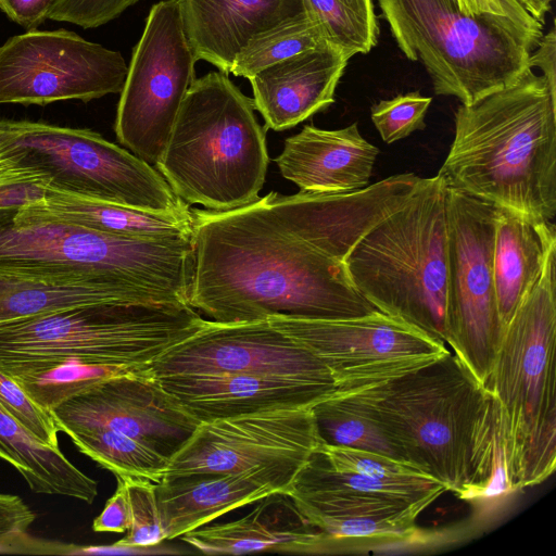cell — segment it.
<instances>
[{
	"label": "cell",
	"mask_w": 556,
	"mask_h": 556,
	"mask_svg": "<svg viewBox=\"0 0 556 556\" xmlns=\"http://www.w3.org/2000/svg\"><path fill=\"white\" fill-rule=\"evenodd\" d=\"M0 404L39 441L59 447L60 430L51 413L37 404L12 377L1 370Z\"/></svg>",
	"instance_id": "obj_38"
},
{
	"label": "cell",
	"mask_w": 556,
	"mask_h": 556,
	"mask_svg": "<svg viewBox=\"0 0 556 556\" xmlns=\"http://www.w3.org/2000/svg\"><path fill=\"white\" fill-rule=\"evenodd\" d=\"M102 302H175L143 290L87 280L47 279L0 270V324Z\"/></svg>",
	"instance_id": "obj_27"
},
{
	"label": "cell",
	"mask_w": 556,
	"mask_h": 556,
	"mask_svg": "<svg viewBox=\"0 0 556 556\" xmlns=\"http://www.w3.org/2000/svg\"><path fill=\"white\" fill-rule=\"evenodd\" d=\"M30 206L56 218L125 238L168 239L189 237L192 232L191 208L181 213L151 212L50 188L42 201Z\"/></svg>",
	"instance_id": "obj_28"
},
{
	"label": "cell",
	"mask_w": 556,
	"mask_h": 556,
	"mask_svg": "<svg viewBox=\"0 0 556 556\" xmlns=\"http://www.w3.org/2000/svg\"><path fill=\"white\" fill-rule=\"evenodd\" d=\"M139 0H54L48 18L85 29L102 26Z\"/></svg>",
	"instance_id": "obj_39"
},
{
	"label": "cell",
	"mask_w": 556,
	"mask_h": 556,
	"mask_svg": "<svg viewBox=\"0 0 556 556\" xmlns=\"http://www.w3.org/2000/svg\"><path fill=\"white\" fill-rule=\"evenodd\" d=\"M181 553L176 548L174 549V547L164 546L162 543L153 546H130L115 542L110 545H74L72 555H161Z\"/></svg>",
	"instance_id": "obj_45"
},
{
	"label": "cell",
	"mask_w": 556,
	"mask_h": 556,
	"mask_svg": "<svg viewBox=\"0 0 556 556\" xmlns=\"http://www.w3.org/2000/svg\"><path fill=\"white\" fill-rule=\"evenodd\" d=\"M124 480L130 506V527L127 534L116 541L130 546H153L166 540L156 498V483L140 478L119 477Z\"/></svg>",
	"instance_id": "obj_34"
},
{
	"label": "cell",
	"mask_w": 556,
	"mask_h": 556,
	"mask_svg": "<svg viewBox=\"0 0 556 556\" xmlns=\"http://www.w3.org/2000/svg\"><path fill=\"white\" fill-rule=\"evenodd\" d=\"M301 467L274 464L237 473L164 477L156 483V498L166 540L178 539L270 493L287 492Z\"/></svg>",
	"instance_id": "obj_21"
},
{
	"label": "cell",
	"mask_w": 556,
	"mask_h": 556,
	"mask_svg": "<svg viewBox=\"0 0 556 556\" xmlns=\"http://www.w3.org/2000/svg\"><path fill=\"white\" fill-rule=\"evenodd\" d=\"M254 111L228 74L194 79L155 164L181 201L226 212L260 198L269 157Z\"/></svg>",
	"instance_id": "obj_5"
},
{
	"label": "cell",
	"mask_w": 556,
	"mask_h": 556,
	"mask_svg": "<svg viewBox=\"0 0 556 556\" xmlns=\"http://www.w3.org/2000/svg\"><path fill=\"white\" fill-rule=\"evenodd\" d=\"M127 71L118 51L74 31L27 30L0 46V104L88 102L121 93Z\"/></svg>",
	"instance_id": "obj_13"
},
{
	"label": "cell",
	"mask_w": 556,
	"mask_h": 556,
	"mask_svg": "<svg viewBox=\"0 0 556 556\" xmlns=\"http://www.w3.org/2000/svg\"><path fill=\"white\" fill-rule=\"evenodd\" d=\"M0 270L138 289L188 303L193 273L191 236L125 238L30 205L0 210Z\"/></svg>",
	"instance_id": "obj_4"
},
{
	"label": "cell",
	"mask_w": 556,
	"mask_h": 556,
	"mask_svg": "<svg viewBox=\"0 0 556 556\" xmlns=\"http://www.w3.org/2000/svg\"><path fill=\"white\" fill-rule=\"evenodd\" d=\"M245 516L202 526L178 539L207 555H242L257 552L325 553L336 542L314 526L286 491L258 500Z\"/></svg>",
	"instance_id": "obj_22"
},
{
	"label": "cell",
	"mask_w": 556,
	"mask_h": 556,
	"mask_svg": "<svg viewBox=\"0 0 556 556\" xmlns=\"http://www.w3.org/2000/svg\"><path fill=\"white\" fill-rule=\"evenodd\" d=\"M465 14L492 13L509 17L519 24L542 31L543 25L536 22L516 0H457Z\"/></svg>",
	"instance_id": "obj_42"
},
{
	"label": "cell",
	"mask_w": 556,
	"mask_h": 556,
	"mask_svg": "<svg viewBox=\"0 0 556 556\" xmlns=\"http://www.w3.org/2000/svg\"><path fill=\"white\" fill-rule=\"evenodd\" d=\"M343 264L354 288L377 311L445 343L447 237L441 178H421Z\"/></svg>",
	"instance_id": "obj_7"
},
{
	"label": "cell",
	"mask_w": 556,
	"mask_h": 556,
	"mask_svg": "<svg viewBox=\"0 0 556 556\" xmlns=\"http://www.w3.org/2000/svg\"><path fill=\"white\" fill-rule=\"evenodd\" d=\"M497 206L445 187V343L486 384L505 331L496 302L493 250Z\"/></svg>",
	"instance_id": "obj_11"
},
{
	"label": "cell",
	"mask_w": 556,
	"mask_h": 556,
	"mask_svg": "<svg viewBox=\"0 0 556 556\" xmlns=\"http://www.w3.org/2000/svg\"><path fill=\"white\" fill-rule=\"evenodd\" d=\"M554 248L556 227L553 222L533 219L497 206L493 275L497 308L505 327L539 279Z\"/></svg>",
	"instance_id": "obj_26"
},
{
	"label": "cell",
	"mask_w": 556,
	"mask_h": 556,
	"mask_svg": "<svg viewBox=\"0 0 556 556\" xmlns=\"http://www.w3.org/2000/svg\"><path fill=\"white\" fill-rule=\"evenodd\" d=\"M311 410L321 442L377 453L407 464L383 428L338 389L314 404Z\"/></svg>",
	"instance_id": "obj_31"
},
{
	"label": "cell",
	"mask_w": 556,
	"mask_h": 556,
	"mask_svg": "<svg viewBox=\"0 0 556 556\" xmlns=\"http://www.w3.org/2000/svg\"><path fill=\"white\" fill-rule=\"evenodd\" d=\"M320 443L311 407L203 421L170 457L164 477L237 473L274 464L303 466Z\"/></svg>",
	"instance_id": "obj_15"
},
{
	"label": "cell",
	"mask_w": 556,
	"mask_h": 556,
	"mask_svg": "<svg viewBox=\"0 0 556 556\" xmlns=\"http://www.w3.org/2000/svg\"><path fill=\"white\" fill-rule=\"evenodd\" d=\"M328 43L318 22L300 16L253 36L235 58L230 73L250 78L258 71Z\"/></svg>",
	"instance_id": "obj_32"
},
{
	"label": "cell",
	"mask_w": 556,
	"mask_h": 556,
	"mask_svg": "<svg viewBox=\"0 0 556 556\" xmlns=\"http://www.w3.org/2000/svg\"><path fill=\"white\" fill-rule=\"evenodd\" d=\"M0 458L11 464L35 493L74 497L88 504L98 495L96 480L73 465L60 447L39 441L1 404Z\"/></svg>",
	"instance_id": "obj_29"
},
{
	"label": "cell",
	"mask_w": 556,
	"mask_h": 556,
	"mask_svg": "<svg viewBox=\"0 0 556 556\" xmlns=\"http://www.w3.org/2000/svg\"><path fill=\"white\" fill-rule=\"evenodd\" d=\"M336 542L343 540H410L418 536L416 521L374 517H324L312 521Z\"/></svg>",
	"instance_id": "obj_37"
},
{
	"label": "cell",
	"mask_w": 556,
	"mask_h": 556,
	"mask_svg": "<svg viewBox=\"0 0 556 556\" xmlns=\"http://www.w3.org/2000/svg\"><path fill=\"white\" fill-rule=\"evenodd\" d=\"M556 248L506 325L485 384L501 417L511 491L542 483L556 467Z\"/></svg>",
	"instance_id": "obj_6"
},
{
	"label": "cell",
	"mask_w": 556,
	"mask_h": 556,
	"mask_svg": "<svg viewBox=\"0 0 556 556\" xmlns=\"http://www.w3.org/2000/svg\"><path fill=\"white\" fill-rule=\"evenodd\" d=\"M377 2L397 47L424 65L435 94L462 104L516 81L543 36L506 16L465 14L457 0Z\"/></svg>",
	"instance_id": "obj_8"
},
{
	"label": "cell",
	"mask_w": 556,
	"mask_h": 556,
	"mask_svg": "<svg viewBox=\"0 0 556 556\" xmlns=\"http://www.w3.org/2000/svg\"><path fill=\"white\" fill-rule=\"evenodd\" d=\"M338 391L383 428L408 465L459 498L511 492L497 404L451 351L397 376Z\"/></svg>",
	"instance_id": "obj_2"
},
{
	"label": "cell",
	"mask_w": 556,
	"mask_h": 556,
	"mask_svg": "<svg viewBox=\"0 0 556 556\" xmlns=\"http://www.w3.org/2000/svg\"><path fill=\"white\" fill-rule=\"evenodd\" d=\"M50 413L60 431L109 428L169 459L200 424L147 368L108 377Z\"/></svg>",
	"instance_id": "obj_17"
},
{
	"label": "cell",
	"mask_w": 556,
	"mask_h": 556,
	"mask_svg": "<svg viewBox=\"0 0 556 556\" xmlns=\"http://www.w3.org/2000/svg\"><path fill=\"white\" fill-rule=\"evenodd\" d=\"M0 156L53 190L151 212L190 210L151 164L90 129L3 119Z\"/></svg>",
	"instance_id": "obj_10"
},
{
	"label": "cell",
	"mask_w": 556,
	"mask_h": 556,
	"mask_svg": "<svg viewBox=\"0 0 556 556\" xmlns=\"http://www.w3.org/2000/svg\"><path fill=\"white\" fill-rule=\"evenodd\" d=\"M147 369L155 377L252 374L336 383L316 356L268 319H205L195 332L167 349Z\"/></svg>",
	"instance_id": "obj_16"
},
{
	"label": "cell",
	"mask_w": 556,
	"mask_h": 556,
	"mask_svg": "<svg viewBox=\"0 0 556 556\" xmlns=\"http://www.w3.org/2000/svg\"><path fill=\"white\" fill-rule=\"evenodd\" d=\"M420 177L397 174L348 192H269L273 210L309 243L341 262L379 222L400 207L415 191Z\"/></svg>",
	"instance_id": "obj_19"
},
{
	"label": "cell",
	"mask_w": 556,
	"mask_h": 556,
	"mask_svg": "<svg viewBox=\"0 0 556 556\" xmlns=\"http://www.w3.org/2000/svg\"><path fill=\"white\" fill-rule=\"evenodd\" d=\"M117 488L114 494L106 501L103 510L93 519L94 532H127L130 527V506L126 484L116 477Z\"/></svg>",
	"instance_id": "obj_41"
},
{
	"label": "cell",
	"mask_w": 556,
	"mask_h": 556,
	"mask_svg": "<svg viewBox=\"0 0 556 556\" xmlns=\"http://www.w3.org/2000/svg\"><path fill=\"white\" fill-rule=\"evenodd\" d=\"M195 62L177 1L154 4L134 48L114 125L118 142L149 164H156L166 146L195 79Z\"/></svg>",
	"instance_id": "obj_12"
},
{
	"label": "cell",
	"mask_w": 556,
	"mask_h": 556,
	"mask_svg": "<svg viewBox=\"0 0 556 556\" xmlns=\"http://www.w3.org/2000/svg\"><path fill=\"white\" fill-rule=\"evenodd\" d=\"M191 215L188 304L212 320L341 319L377 311L343 262L294 231L266 197L226 212L191 208Z\"/></svg>",
	"instance_id": "obj_1"
},
{
	"label": "cell",
	"mask_w": 556,
	"mask_h": 556,
	"mask_svg": "<svg viewBox=\"0 0 556 556\" xmlns=\"http://www.w3.org/2000/svg\"><path fill=\"white\" fill-rule=\"evenodd\" d=\"M35 513L17 495L0 494V553L60 555L63 543L35 539Z\"/></svg>",
	"instance_id": "obj_35"
},
{
	"label": "cell",
	"mask_w": 556,
	"mask_h": 556,
	"mask_svg": "<svg viewBox=\"0 0 556 556\" xmlns=\"http://www.w3.org/2000/svg\"><path fill=\"white\" fill-rule=\"evenodd\" d=\"M378 153L357 123L336 130L304 126L285 140L275 162L300 191L348 192L368 185Z\"/></svg>",
	"instance_id": "obj_25"
},
{
	"label": "cell",
	"mask_w": 556,
	"mask_h": 556,
	"mask_svg": "<svg viewBox=\"0 0 556 556\" xmlns=\"http://www.w3.org/2000/svg\"><path fill=\"white\" fill-rule=\"evenodd\" d=\"M181 302H102L0 324V366L72 359L143 369L204 323Z\"/></svg>",
	"instance_id": "obj_9"
},
{
	"label": "cell",
	"mask_w": 556,
	"mask_h": 556,
	"mask_svg": "<svg viewBox=\"0 0 556 556\" xmlns=\"http://www.w3.org/2000/svg\"><path fill=\"white\" fill-rule=\"evenodd\" d=\"M156 378L200 422L312 407L338 389L333 382L274 375H172Z\"/></svg>",
	"instance_id": "obj_20"
},
{
	"label": "cell",
	"mask_w": 556,
	"mask_h": 556,
	"mask_svg": "<svg viewBox=\"0 0 556 556\" xmlns=\"http://www.w3.org/2000/svg\"><path fill=\"white\" fill-rule=\"evenodd\" d=\"M536 50L530 54V68L539 67L552 91L556 92V34L553 27L547 35L542 36Z\"/></svg>",
	"instance_id": "obj_44"
},
{
	"label": "cell",
	"mask_w": 556,
	"mask_h": 556,
	"mask_svg": "<svg viewBox=\"0 0 556 556\" xmlns=\"http://www.w3.org/2000/svg\"><path fill=\"white\" fill-rule=\"evenodd\" d=\"M49 185L45 177L0 164V210L20 208L45 199Z\"/></svg>",
	"instance_id": "obj_40"
},
{
	"label": "cell",
	"mask_w": 556,
	"mask_h": 556,
	"mask_svg": "<svg viewBox=\"0 0 556 556\" xmlns=\"http://www.w3.org/2000/svg\"><path fill=\"white\" fill-rule=\"evenodd\" d=\"M536 22L545 23V15L551 10L553 0H516Z\"/></svg>",
	"instance_id": "obj_46"
},
{
	"label": "cell",
	"mask_w": 556,
	"mask_h": 556,
	"mask_svg": "<svg viewBox=\"0 0 556 556\" xmlns=\"http://www.w3.org/2000/svg\"><path fill=\"white\" fill-rule=\"evenodd\" d=\"M327 42L350 59L368 53L378 41L379 24L372 0H304Z\"/></svg>",
	"instance_id": "obj_33"
},
{
	"label": "cell",
	"mask_w": 556,
	"mask_h": 556,
	"mask_svg": "<svg viewBox=\"0 0 556 556\" xmlns=\"http://www.w3.org/2000/svg\"><path fill=\"white\" fill-rule=\"evenodd\" d=\"M457 189L538 220L556 214V92L527 68L510 85L455 112L437 174Z\"/></svg>",
	"instance_id": "obj_3"
},
{
	"label": "cell",
	"mask_w": 556,
	"mask_h": 556,
	"mask_svg": "<svg viewBox=\"0 0 556 556\" xmlns=\"http://www.w3.org/2000/svg\"><path fill=\"white\" fill-rule=\"evenodd\" d=\"M197 61L229 74L235 58L255 35L309 15L304 0H176Z\"/></svg>",
	"instance_id": "obj_24"
},
{
	"label": "cell",
	"mask_w": 556,
	"mask_h": 556,
	"mask_svg": "<svg viewBox=\"0 0 556 556\" xmlns=\"http://www.w3.org/2000/svg\"><path fill=\"white\" fill-rule=\"evenodd\" d=\"M54 0H0V10L26 30L36 29L47 18Z\"/></svg>",
	"instance_id": "obj_43"
},
{
	"label": "cell",
	"mask_w": 556,
	"mask_h": 556,
	"mask_svg": "<svg viewBox=\"0 0 556 556\" xmlns=\"http://www.w3.org/2000/svg\"><path fill=\"white\" fill-rule=\"evenodd\" d=\"M431 101L418 91L381 100L371 108V121L381 139L392 143L426 128L425 117Z\"/></svg>",
	"instance_id": "obj_36"
},
{
	"label": "cell",
	"mask_w": 556,
	"mask_h": 556,
	"mask_svg": "<svg viewBox=\"0 0 556 556\" xmlns=\"http://www.w3.org/2000/svg\"><path fill=\"white\" fill-rule=\"evenodd\" d=\"M2 163H4V161H3V160L1 159V156H0V164H2Z\"/></svg>",
	"instance_id": "obj_47"
},
{
	"label": "cell",
	"mask_w": 556,
	"mask_h": 556,
	"mask_svg": "<svg viewBox=\"0 0 556 556\" xmlns=\"http://www.w3.org/2000/svg\"><path fill=\"white\" fill-rule=\"evenodd\" d=\"M287 492L311 522L324 517L416 521L446 489L426 475L378 478L339 470L314 450Z\"/></svg>",
	"instance_id": "obj_18"
},
{
	"label": "cell",
	"mask_w": 556,
	"mask_h": 556,
	"mask_svg": "<svg viewBox=\"0 0 556 556\" xmlns=\"http://www.w3.org/2000/svg\"><path fill=\"white\" fill-rule=\"evenodd\" d=\"M78 451L115 477H132L159 483L169 458L150 446L104 427H74L63 430Z\"/></svg>",
	"instance_id": "obj_30"
},
{
	"label": "cell",
	"mask_w": 556,
	"mask_h": 556,
	"mask_svg": "<svg viewBox=\"0 0 556 556\" xmlns=\"http://www.w3.org/2000/svg\"><path fill=\"white\" fill-rule=\"evenodd\" d=\"M267 319L316 356L338 389L397 376L450 351L445 343L379 311L341 319Z\"/></svg>",
	"instance_id": "obj_14"
},
{
	"label": "cell",
	"mask_w": 556,
	"mask_h": 556,
	"mask_svg": "<svg viewBox=\"0 0 556 556\" xmlns=\"http://www.w3.org/2000/svg\"><path fill=\"white\" fill-rule=\"evenodd\" d=\"M350 58L329 43L271 64L248 78L266 129L294 127L334 102Z\"/></svg>",
	"instance_id": "obj_23"
}]
</instances>
